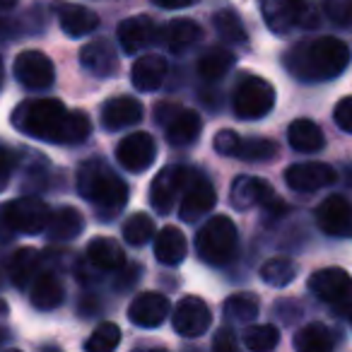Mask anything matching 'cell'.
Masks as SVG:
<instances>
[{"label": "cell", "mask_w": 352, "mask_h": 352, "mask_svg": "<svg viewBox=\"0 0 352 352\" xmlns=\"http://www.w3.org/2000/svg\"><path fill=\"white\" fill-rule=\"evenodd\" d=\"M10 121L25 135L56 145L82 142L92 133L87 113L70 111L60 99H27L17 104Z\"/></svg>", "instance_id": "1"}, {"label": "cell", "mask_w": 352, "mask_h": 352, "mask_svg": "<svg viewBox=\"0 0 352 352\" xmlns=\"http://www.w3.org/2000/svg\"><path fill=\"white\" fill-rule=\"evenodd\" d=\"M350 63V49L336 36H318L297 44L285 56V68L304 82H323L342 73Z\"/></svg>", "instance_id": "2"}, {"label": "cell", "mask_w": 352, "mask_h": 352, "mask_svg": "<svg viewBox=\"0 0 352 352\" xmlns=\"http://www.w3.org/2000/svg\"><path fill=\"white\" fill-rule=\"evenodd\" d=\"M78 191L85 201L97 206L102 212L123 210L128 203V186L121 176L102 160H87L78 169Z\"/></svg>", "instance_id": "3"}, {"label": "cell", "mask_w": 352, "mask_h": 352, "mask_svg": "<svg viewBox=\"0 0 352 352\" xmlns=\"http://www.w3.org/2000/svg\"><path fill=\"white\" fill-rule=\"evenodd\" d=\"M261 15L265 20V27L275 34L311 30L318 25L316 10L309 0H261Z\"/></svg>", "instance_id": "4"}, {"label": "cell", "mask_w": 352, "mask_h": 352, "mask_svg": "<svg viewBox=\"0 0 352 352\" xmlns=\"http://www.w3.org/2000/svg\"><path fill=\"white\" fill-rule=\"evenodd\" d=\"M196 251L206 263L225 265L236 251V227L227 215H215L196 236Z\"/></svg>", "instance_id": "5"}, {"label": "cell", "mask_w": 352, "mask_h": 352, "mask_svg": "<svg viewBox=\"0 0 352 352\" xmlns=\"http://www.w3.org/2000/svg\"><path fill=\"white\" fill-rule=\"evenodd\" d=\"M232 206L239 208V210H249V208L258 206L265 212V217H278L285 212V203L263 179L258 176H239L232 184Z\"/></svg>", "instance_id": "6"}, {"label": "cell", "mask_w": 352, "mask_h": 352, "mask_svg": "<svg viewBox=\"0 0 352 352\" xmlns=\"http://www.w3.org/2000/svg\"><path fill=\"white\" fill-rule=\"evenodd\" d=\"M275 107V89L268 80L249 75L239 82L234 92V113L244 121H256L270 113Z\"/></svg>", "instance_id": "7"}, {"label": "cell", "mask_w": 352, "mask_h": 352, "mask_svg": "<svg viewBox=\"0 0 352 352\" xmlns=\"http://www.w3.org/2000/svg\"><path fill=\"white\" fill-rule=\"evenodd\" d=\"M309 289L342 316L352 311V278L342 268H323L309 278Z\"/></svg>", "instance_id": "8"}, {"label": "cell", "mask_w": 352, "mask_h": 352, "mask_svg": "<svg viewBox=\"0 0 352 352\" xmlns=\"http://www.w3.org/2000/svg\"><path fill=\"white\" fill-rule=\"evenodd\" d=\"M155 118L160 123H164L166 131V140L171 145H191V142L198 140L201 135V116L191 109H184L179 104L164 102L155 109Z\"/></svg>", "instance_id": "9"}, {"label": "cell", "mask_w": 352, "mask_h": 352, "mask_svg": "<svg viewBox=\"0 0 352 352\" xmlns=\"http://www.w3.org/2000/svg\"><path fill=\"white\" fill-rule=\"evenodd\" d=\"M217 201V193L212 188V184L208 182V176L201 171L188 169L186 182H184V191H182V206H179V217L184 222H196L203 215L212 210Z\"/></svg>", "instance_id": "10"}, {"label": "cell", "mask_w": 352, "mask_h": 352, "mask_svg": "<svg viewBox=\"0 0 352 352\" xmlns=\"http://www.w3.org/2000/svg\"><path fill=\"white\" fill-rule=\"evenodd\" d=\"M49 206L39 198H17V201H10L3 208V222L12 232H22V234L44 232L46 225H49Z\"/></svg>", "instance_id": "11"}, {"label": "cell", "mask_w": 352, "mask_h": 352, "mask_svg": "<svg viewBox=\"0 0 352 352\" xmlns=\"http://www.w3.org/2000/svg\"><path fill=\"white\" fill-rule=\"evenodd\" d=\"M188 169L186 166H164L160 174L152 179L150 186V203L160 215H169L174 210L176 196L184 191V182H186Z\"/></svg>", "instance_id": "12"}, {"label": "cell", "mask_w": 352, "mask_h": 352, "mask_svg": "<svg viewBox=\"0 0 352 352\" xmlns=\"http://www.w3.org/2000/svg\"><path fill=\"white\" fill-rule=\"evenodd\" d=\"M210 309L201 297H184L176 304L174 316H171V326L179 336L184 338H198L210 328Z\"/></svg>", "instance_id": "13"}, {"label": "cell", "mask_w": 352, "mask_h": 352, "mask_svg": "<svg viewBox=\"0 0 352 352\" xmlns=\"http://www.w3.org/2000/svg\"><path fill=\"white\" fill-rule=\"evenodd\" d=\"M15 78L27 89H46L54 85L56 68L49 56L41 51H22L15 58Z\"/></svg>", "instance_id": "14"}, {"label": "cell", "mask_w": 352, "mask_h": 352, "mask_svg": "<svg viewBox=\"0 0 352 352\" xmlns=\"http://www.w3.org/2000/svg\"><path fill=\"white\" fill-rule=\"evenodd\" d=\"M316 225L321 232L338 239H350L352 236V206L347 198L331 196L316 208Z\"/></svg>", "instance_id": "15"}, {"label": "cell", "mask_w": 352, "mask_h": 352, "mask_svg": "<svg viewBox=\"0 0 352 352\" xmlns=\"http://www.w3.org/2000/svg\"><path fill=\"white\" fill-rule=\"evenodd\" d=\"M157 155V145H155V138L150 133H131L126 135L116 147V157L128 171H145L147 166L155 162Z\"/></svg>", "instance_id": "16"}, {"label": "cell", "mask_w": 352, "mask_h": 352, "mask_svg": "<svg viewBox=\"0 0 352 352\" xmlns=\"http://www.w3.org/2000/svg\"><path fill=\"white\" fill-rule=\"evenodd\" d=\"M338 179V174L328 164H318V162H307V164H292L285 171V182L292 191L299 193H314L318 188L331 186Z\"/></svg>", "instance_id": "17"}, {"label": "cell", "mask_w": 352, "mask_h": 352, "mask_svg": "<svg viewBox=\"0 0 352 352\" xmlns=\"http://www.w3.org/2000/svg\"><path fill=\"white\" fill-rule=\"evenodd\" d=\"M169 314V302L160 292H142L128 307V318L140 328H157Z\"/></svg>", "instance_id": "18"}, {"label": "cell", "mask_w": 352, "mask_h": 352, "mask_svg": "<svg viewBox=\"0 0 352 352\" xmlns=\"http://www.w3.org/2000/svg\"><path fill=\"white\" fill-rule=\"evenodd\" d=\"M56 15H58L60 30L68 36L78 39V36H87L92 34L99 27V17L94 10L85 6H75V3H56L54 6Z\"/></svg>", "instance_id": "19"}, {"label": "cell", "mask_w": 352, "mask_h": 352, "mask_svg": "<svg viewBox=\"0 0 352 352\" xmlns=\"http://www.w3.org/2000/svg\"><path fill=\"white\" fill-rule=\"evenodd\" d=\"M157 36V27L150 17L138 15V17H128L118 25V44L126 54H138L145 46H150Z\"/></svg>", "instance_id": "20"}, {"label": "cell", "mask_w": 352, "mask_h": 352, "mask_svg": "<svg viewBox=\"0 0 352 352\" xmlns=\"http://www.w3.org/2000/svg\"><path fill=\"white\" fill-rule=\"evenodd\" d=\"M80 63L92 75L111 78L118 70V56L109 41L99 39V41H89L87 46H82V51H80Z\"/></svg>", "instance_id": "21"}, {"label": "cell", "mask_w": 352, "mask_h": 352, "mask_svg": "<svg viewBox=\"0 0 352 352\" xmlns=\"http://www.w3.org/2000/svg\"><path fill=\"white\" fill-rule=\"evenodd\" d=\"M140 118H142V104L135 97H113L102 109V123L107 131H118V128L133 126Z\"/></svg>", "instance_id": "22"}, {"label": "cell", "mask_w": 352, "mask_h": 352, "mask_svg": "<svg viewBox=\"0 0 352 352\" xmlns=\"http://www.w3.org/2000/svg\"><path fill=\"white\" fill-rule=\"evenodd\" d=\"M166 78V60L157 54H147L133 63L131 80L140 92H155Z\"/></svg>", "instance_id": "23"}, {"label": "cell", "mask_w": 352, "mask_h": 352, "mask_svg": "<svg viewBox=\"0 0 352 352\" xmlns=\"http://www.w3.org/2000/svg\"><path fill=\"white\" fill-rule=\"evenodd\" d=\"M82 227H85L82 212L65 206V208H58L56 212H51L49 225H46L44 232L51 241H70L82 232Z\"/></svg>", "instance_id": "24"}, {"label": "cell", "mask_w": 352, "mask_h": 352, "mask_svg": "<svg viewBox=\"0 0 352 352\" xmlns=\"http://www.w3.org/2000/svg\"><path fill=\"white\" fill-rule=\"evenodd\" d=\"M87 261L99 270H118L126 265V254L118 241L109 236H97L87 244Z\"/></svg>", "instance_id": "25"}, {"label": "cell", "mask_w": 352, "mask_h": 352, "mask_svg": "<svg viewBox=\"0 0 352 352\" xmlns=\"http://www.w3.org/2000/svg\"><path fill=\"white\" fill-rule=\"evenodd\" d=\"M186 236L176 227H164L155 239V256L164 265H179L186 258Z\"/></svg>", "instance_id": "26"}, {"label": "cell", "mask_w": 352, "mask_h": 352, "mask_svg": "<svg viewBox=\"0 0 352 352\" xmlns=\"http://www.w3.org/2000/svg\"><path fill=\"white\" fill-rule=\"evenodd\" d=\"M287 140L294 150L304 152V155L318 152L326 145L323 131L314 121H309V118H297V121H292V126L287 128Z\"/></svg>", "instance_id": "27"}, {"label": "cell", "mask_w": 352, "mask_h": 352, "mask_svg": "<svg viewBox=\"0 0 352 352\" xmlns=\"http://www.w3.org/2000/svg\"><path fill=\"white\" fill-rule=\"evenodd\" d=\"M32 304L41 311H51V309L63 304V285L54 273H41L34 278L32 285Z\"/></svg>", "instance_id": "28"}, {"label": "cell", "mask_w": 352, "mask_h": 352, "mask_svg": "<svg viewBox=\"0 0 352 352\" xmlns=\"http://www.w3.org/2000/svg\"><path fill=\"white\" fill-rule=\"evenodd\" d=\"M333 345H336L333 331L323 323H309L294 336L297 352H333Z\"/></svg>", "instance_id": "29"}, {"label": "cell", "mask_w": 352, "mask_h": 352, "mask_svg": "<svg viewBox=\"0 0 352 352\" xmlns=\"http://www.w3.org/2000/svg\"><path fill=\"white\" fill-rule=\"evenodd\" d=\"M203 30L193 20H174L162 30V41L171 51H186L196 41H201Z\"/></svg>", "instance_id": "30"}, {"label": "cell", "mask_w": 352, "mask_h": 352, "mask_svg": "<svg viewBox=\"0 0 352 352\" xmlns=\"http://www.w3.org/2000/svg\"><path fill=\"white\" fill-rule=\"evenodd\" d=\"M36 268H39V251L25 246V249L15 251L8 263V275H10V283L15 287H27L32 278H36Z\"/></svg>", "instance_id": "31"}, {"label": "cell", "mask_w": 352, "mask_h": 352, "mask_svg": "<svg viewBox=\"0 0 352 352\" xmlns=\"http://www.w3.org/2000/svg\"><path fill=\"white\" fill-rule=\"evenodd\" d=\"M234 65V56L227 49H210L201 56L198 60V75L203 80H220L230 73V68Z\"/></svg>", "instance_id": "32"}, {"label": "cell", "mask_w": 352, "mask_h": 352, "mask_svg": "<svg viewBox=\"0 0 352 352\" xmlns=\"http://www.w3.org/2000/svg\"><path fill=\"white\" fill-rule=\"evenodd\" d=\"M297 278V265L287 258H270L261 265V280L270 287H287Z\"/></svg>", "instance_id": "33"}, {"label": "cell", "mask_w": 352, "mask_h": 352, "mask_svg": "<svg viewBox=\"0 0 352 352\" xmlns=\"http://www.w3.org/2000/svg\"><path fill=\"white\" fill-rule=\"evenodd\" d=\"M118 345H121V328L111 321H104L85 340V352H113Z\"/></svg>", "instance_id": "34"}, {"label": "cell", "mask_w": 352, "mask_h": 352, "mask_svg": "<svg viewBox=\"0 0 352 352\" xmlns=\"http://www.w3.org/2000/svg\"><path fill=\"white\" fill-rule=\"evenodd\" d=\"M212 22H215L217 34H220L225 41H230V44H246V27L234 10H230V8L217 10L215 17H212Z\"/></svg>", "instance_id": "35"}, {"label": "cell", "mask_w": 352, "mask_h": 352, "mask_svg": "<svg viewBox=\"0 0 352 352\" xmlns=\"http://www.w3.org/2000/svg\"><path fill=\"white\" fill-rule=\"evenodd\" d=\"M280 333L270 323H258V326H249L244 333V345L251 352H270L273 347H278Z\"/></svg>", "instance_id": "36"}, {"label": "cell", "mask_w": 352, "mask_h": 352, "mask_svg": "<svg viewBox=\"0 0 352 352\" xmlns=\"http://www.w3.org/2000/svg\"><path fill=\"white\" fill-rule=\"evenodd\" d=\"M225 314L234 321H254L258 316V297L249 292L232 294L225 302Z\"/></svg>", "instance_id": "37"}, {"label": "cell", "mask_w": 352, "mask_h": 352, "mask_svg": "<svg viewBox=\"0 0 352 352\" xmlns=\"http://www.w3.org/2000/svg\"><path fill=\"white\" fill-rule=\"evenodd\" d=\"M155 236V225L145 212H135L126 220L123 225V239L131 246H142Z\"/></svg>", "instance_id": "38"}, {"label": "cell", "mask_w": 352, "mask_h": 352, "mask_svg": "<svg viewBox=\"0 0 352 352\" xmlns=\"http://www.w3.org/2000/svg\"><path fill=\"white\" fill-rule=\"evenodd\" d=\"M278 155V145L268 138H249V140L239 142V150H236V157L249 162H263L270 160V157Z\"/></svg>", "instance_id": "39"}, {"label": "cell", "mask_w": 352, "mask_h": 352, "mask_svg": "<svg viewBox=\"0 0 352 352\" xmlns=\"http://www.w3.org/2000/svg\"><path fill=\"white\" fill-rule=\"evenodd\" d=\"M323 10L338 27H352V0H323Z\"/></svg>", "instance_id": "40"}, {"label": "cell", "mask_w": 352, "mask_h": 352, "mask_svg": "<svg viewBox=\"0 0 352 352\" xmlns=\"http://www.w3.org/2000/svg\"><path fill=\"white\" fill-rule=\"evenodd\" d=\"M239 142H241V138L236 135L234 131H220L215 135V140H212V145H215V150L220 152V155H225V157H234L236 155V150H239Z\"/></svg>", "instance_id": "41"}, {"label": "cell", "mask_w": 352, "mask_h": 352, "mask_svg": "<svg viewBox=\"0 0 352 352\" xmlns=\"http://www.w3.org/2000/svg\"><path fill=\"white\" fill-rule=\"evenodd\" d=\"M338 128L345 133H352V97H345L336 104V111H333Z\"/></svg>", "instance_id": "42"}, {"label": "cell", "mask_w": 352, "mask_h": 352, "mask_svg": "<svg viewBox=\"0 0 352 352\" xmlns=\"http://www.w3.org/2000/svg\"><path fill=\"white\" fill-rule=\"evenodd\" d=\"M212 352H239L236 345V338L230 328H220L215 333V340H212Z\"/></svg>", "instance_id": "43"}, {"label": "cell", "mask_w": 352, "mask_h": 352, "mask_svg": "<svg viewBox=\"0 0 352 352\" xmlns=\"http://www.w3.org/2000/svg\"><path fill=\"white\" fill-rule=\"evenodd\" d=\"M12 171H15V155L8 147H0V193L10 182Z\"/></svg>", "instance_id": "44"}, {"label": "cell", "mask_w": 352, "mask_h": 352, "mask_svg": "<svg viewBox=\"0 0 352 352\" xmlns=\"http://www.w3.org/2000/svg\"><path fill=\"white\" fill-rule=\"evenodd\" d=\"M155 6L164 8V10H182V8H188L193 6L196 0H152Z\"/></svg>", "instance_id": "45"}, {"label": "cell", "mask_w": 352, "mask_h": 352, "mask_svg": "<svg viewBox=\"0 0 352 352\" xmlns=\"http://www.w3.org/2000/svg\"><path fill=\"white\" fill-rule=\"evenodd\" d=\"M12 6H17V0H0V10H10Z\"/></svg>", "instance_id": "46"}, {"label": "cell", "mask_w": 352, "mask_h": 352, "mask_svg": "<svg viewBox=\"0 0 352 352\" xmlns=\"http://www.w3.org/2000/svg\"><path fill=\"white\" fill-rule=\"evenodd\" d=\"M0 87H3V63H0Z\"/></svg>", "instance_id": "47"}, {"label": "cell", "mask_w": 352, "mask_h": 352, "mask_svg": "<svg viewBox=\"0 0 352 352\" xmlns=\"http://www.w3.org/2000/svg\"><path fill=\"white\" fill-rule=\"evenodd\" d=\"M135 352H164V350H135Z\"/></svg>", "instance_id": "48"}, {"label": "cell", "mask_w": 352, "mask_h": 352, "mask_svg": "<svg viewBox=\"0 0 352 352\" xmlns=\"http://www.w3.org/2000/svg\"><path fill=\"white\" fill-rule=\"evenodd\" d=\"M0 285H3V268H0Z\"/></svg>", "instance_id": "49"}, {"label": "cell", "mask_w": 352, "mask_h": 352, "mask_svg": "<svg viewBox=\"0 0 352 352\" xmlns=\"http://www.w3.org/2000/svg\"><path fill=\"white\" fill-rule=\"evenodd\" d=\"M347 318H350V321H352V311H350V314H347Z\"/></svg>", "instance_id": "50"}, {"label": "cell", "mask_w": 352, "mask_h": 352, "mask_svg": "<svg viewBox=\"0 0 352 352\" xmlns=\"http://www.w3.org/2000/svg\"><path fill=\"white\" fill-rule=\"evenodd\" d=\"M8 352H20V350H8Z\"/></svg>", "instance_id": "51"}]
</instances>
